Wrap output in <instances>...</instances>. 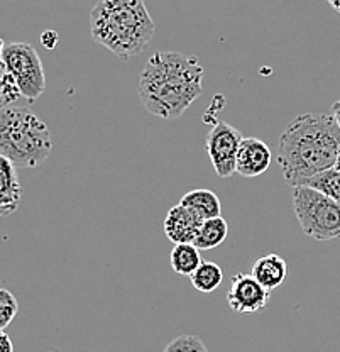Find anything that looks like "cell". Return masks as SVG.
Returning a JSON list of instances; mask_svg holds the SVG:
<instances>
[{
	"label": "cell",
	"instance_id": "1",
	"mask_svg": "<svg viewBox=\"0 0 340 352\" xmlns=\"http://www.w3.org/2000/svg\"><path fill=\"white\" fill-rule=\"evenodd\" d=\"M199 58L178 51H156L139 76V98L146 110L164 120L181 117L203 91Z\"/></svg>",
	"mask_w": 340,
	"mask_h": 352
},
{
	"label": "cell",
	"instance_id": "2",
	"mask_svg": "<svg viewBox=\"0 0 340 352\" xmlns=\"http://www.w3.org/2000/svg\"><path fill=\"white\" fill-rule=\"evenodd\" d=\"M340 127L328 113H302L283 131L277 144V163L288 185L298 186L335 166Z\"/></svg>",
	"mask_w": 340,
	"mask_h": 352
},
{
	"label": "cell",
	"instance_id": "3",
	"mask_svg": "<svg viewBox=\"0 0 340 352\" xmlns=\"http://www.w3.org/2000/svg\"><path fill=\"white\" fill-rule=\"evenodd\" d=\"M90 31L95 43L129 60L148 50L156 28L144 0H100L90 12Z\"/></svg>",
	"mask_w": 340,
	"mask_h": 352
},
{
	"label": "cell",
	"instance_id": "4",
	"mask_svg": "<svg viewBox=\"0 0 340 352\" xmlns=\"http://www.w3.org/2000/svg\"><path fill=\"white\" fill-rule=\"evenodd\" d=\"M53 151L47 126L24 109L0 110V154L16 168H36Z\"/></svg>",
	"mask_w": 340,
	"mask_h": 352
},
{
	"label": "cell",
	"instance_id": "5",
	"mask_svg": "<svg viewBox=\"0 0 340 352\" xmlns=\"http://www.w3.org/2000/svg\"><path fill=\"white\" fill-rule=\"evenodd\" d=\"M293 208L303 234L315 241L340 237V204L310 186H293Z\"/></svg>",
	"mask_w": 340,
	"mask_h": 352
},
{
	"label": "cell",
	"instance_id": "6",
	"mask_svg": "<svg viewBox=\"0 0 340 352\" xmlns=\"http://www.w3.org/2000/svg\"><path fill=\"white\" fill-rule=\"evenodd\" d=\"M2 63L12 76L21 97L36 102L46 90V75L38 51L27 43H10L3 47Z\"/></svg>",
	"mask_w": 340,
	"mask_h": 352
},
{
	"label": "cell",
	"instance_id": "7",
	"mask_svg": "<svg viewBox=\"0 0 340 352\" xmlns=\"http://www.w3.org/2000/svg\"><path fill=\"white\" fill-rule=\"evenodd\" d=\"M240 142H242L240 131L224 120L215 124L207 134L205 149L215 173L220 178H229L236 173V160Z\"/></svg>",
	"mask_w": 340,
	"mask_h": 352
},
{
	"label": "cell",
	"instance_id": "8",
	"mask_svg": "<svg viewBox=\"0 0 340 352\" xmlns=\"http://www.w3.org/2000/svg\"><path fill=\"white\" fill-rule=\"evenodd\" d=\"M269 292L256 281L251 273H237L230 278V288L227 292V303L230 310L237 314H258L268 305Z\"/></svg>",
	"mask_w": 340,
	"mask_h": 352
},
{
	"label": "cell",
	"instance_id": "9",
	"mask_svg": "<svg viewBox=\"0 0 340 352\" xmlns=\"http://www.w3.org/2000/svg\"><path fill=\"white\" fill-rule=\"evenodd\" d=\"M273 153L264 141L258 138H242L236 160V171L244 178H256L271 166Z\"/></svg>",
	"mask_w": 340,
	"mask_h": 352
},
{
	"label": "cell",
	"instance_id": "10",
	"mask_svg": "<svg viewBox=\"0 0 340 352\" xmlns=\"http://www.w3.org/2000/svg\"><path fill=\"white\" fill-rule=\"evenodd\" d=\"M203 220L183 205H174L164 217V234L174 244H193Z\"/></svg>",
	"mask_w": 340,
	"mask_h": 352
},
{
	"label": "cell",
	"instance_id": "11",
	"mask_svg": "<svg viewBox=\"0 0 340 352\" xmlns=\"http://www.w3.org/2000/svg\"><path fill=\"white\" fill-rule=\"evenodd\" d=\"M23 186L16 166L0 154V217L14 214L19 208Z\"/></svg>",
	"mask_w": 340,
	"mask_h": 352
},
{
	"label": "cell",
	"instance_id": "12",
	"mask_svg": "<svg viewBox=\"0 0 340 352\" xmlns=\"http://www.w3.org/2000/svg\"><path fill=\"white\" fill-rule=\"evenodd\" d=\"M251 274L262 288H266L271 293L273 289L280 288L283 281L286 280L288 264L281 256L266 254L254 263Z\"/></svg>",
	"mask_w": 340,
	"mask_h": 352
},
{
	"label": "cell",
	"instance_id": "13",
	"mask_svg": "<svg viewBox=\"0 0 340 352\" xmlns=\"http://www.w3.org/2000/svg\"><path fill=\"white\" fill-rule=\"evenodd\" d=\"M180 205L192 210L200 220L222 217V201L212 190H192L181 197Z\"/></svg>",
	"mask_w": 340,
	"mask_h": 352
},
{
	"label": "cell",
	"instance_id": "14",
	"mask_svg": "<svg viewBox=\"0 0 340 352\" xmlns=\"http://www.w3.org/2000/svg\"><path fill=\"white\" fill-rule=\"evenodd\" d=\"M171 267L177 274L181 276H192L193 271L202 264L200 249L195 244H174L170 256Z\"/></svg>",
	"mask_w": 340,
	"mask_h": 352
},
{
	"label": "cell",
	"instance_id": "15",
	"mask_svg": "<svg viewBox=\"0 0 340 352\" xmlns=\"http://www.w3.org/2000/svg\"><path fill=\"white\" fill-rule=\"evenodd\" d=\"M229 234V226H227L224 217H215L203 220L202 227L199 230V236L193 244L200 249V251H208V249H215L227 239Z\"/></svg>",
	"mask_w": 340,
	"mask_h": 352
},
{
	"label": "cell",
	"instance_id": "16",
	"mask_svg": "<svg viewBox=\"0 0 340 352\" xmlns=\"http://www.w3.org/2000/svg\"><path fill=\"white\" fill-rule=\"evenodd\" d=\"M192 280V285L195 286V289L202 293H212L222 285L224 281V271L218 264L210 263V261H203L193 271V274L190 276Z\"/></svg>",
	"mask_w": 340,
	"mask_h": 352
},
{
	"label": "cell",
	"instance_id": "17",
	"mask_svg": "<svg viewBox=\"0 0 340 352\" xmlns=\"http://www.w3.org/2000/svg\"><path fill=\"white\" fill-rule=\"evenodd\" d=\"M302 185L310 186V188L320 192L321 195L332 198V200L340 204V171L335 170V168L325 170L321 173L312 176V178L305 179Z\"/></svg>",
	"mask_w": 340,
	"mask_h": 352
},
{
	"label": "cell",
	"instance_id": "18",
	"mask_svg": "<svg viewBox=\"0 0 340 352\" xmlns=\"http://www.w3.org/2000/svg\"><path fill=\"white\" fill-rule=\"evenodd\" d=\"M19 311L16 296L5 288H0V330H5Z\"/></svg>",
	"mask_w": 340,
	"mask_h": 352
},
{
	"label": "cell",
	"instance_id": "19",
	"mask_svg": "<svg viewBox=\"0 0 340 352\" xmlns=\"http://www.w3.org/2000/svg\"><path fill=\"white\" fill-rule=\"evenodd\" d=\"M163 352H208V349L200 337L180 336L171 340Z\"/></svg>",
	"mask_w": 340,
	"mask_h": 352
},
{
	"label": "cell",
	"instance_id": "20",
	"mask_svg": "<svg viewBox=\"0 0 340 352\" xmlns=\"http://www.w3.org/2000/svg\"><path fill=\"white\" fill-rule=\"evenodd\" d=\"M21 97V91L17 88L16 82L12 80V76L7 75L5 78L0 82V110L7 109L10 104L17 100Z\"/></svg>",
	"mask_w": 340,
	"mask_h": 352
},
{
	"label": "cell",
	"instance_id": "21",
	"mask_svg": "<svg viewBox=\"0 0 340 352\" xmlns=\"http://www.w3.org/2000/svg\"><path fill=\"white\" fill-rule=\"evenodd\" d=\"M58 39H60V36H58L54 31H46L41 34V43L45 44L47 50H53V47L56 46Z\"/></svg>",
	"mask_w": 340,
	"mask_h": 352
},
{
	"label": "cell",
	"instance_id": "22",
	"mask_svg": "<svg viewBox=\"0 0 340 352\" xmlns=\"http://www.w3.org/2000/svg\"><path fill=\"white\" fill-rule=\"evenodd\" d=\"M0 352H14V344L5 330H0Z\"/></svg>",
	"mask_w": 340,
	"mask_h": 352
},
{
	"label": "cell",
	"instance_id": "23",
	"mask_svg": "<svg viewBox=\"0 0 340 352\" xmlns=\"http://www.w3.org/2000/svg\"><path fill=\"white\" fill-rule=\"evenodd\" d=\"M332 116H334L335 122H337L340 127V100H337L334 105H332Z\"/></svg>",
	"mask_w": 340,
	"mask_h": 352
},
{
	"label": "cell",
	"instance_id": "24",
	"mask_svg": "<svg viewBox=\"0 0 340 352\" xmlns=\"http://www.w3.org/2000/svg\"><path fill=\"white\" fill-rule=\"evenodd\" d=\"M328 3H330L335 12L340 14V0H328Z\"/></svg>",
	"mask_w": 340,
	"mask_h": 352
},
{
	"label": "cell",
	"instance_id": "25",
	"mask_svg": "<svg viewBox=\"0 0 340 352\" xmlns=\"http://www.w3.org/2000/svg\"><path fill=\"white\" fill-rule=\"evenodd\" d=\"M7 75H9V73H7V68H5V65H3L2 61H0V82H2V80L5 78Z\"/></svg>",
	"mask_w": 340,
	"mask_h": 352
},
{
	"label": "cell",
	"instance_id": "26",
	"mask_svg": "<svg viewBox=\"0 0 340 352\" xmlns=\"http://www.w3.org/2000/svg\"><path fill=\"white\" fill-rule=\"evenodd\" d=\"M335 170L340 171V148H339V153H337V157H335Z\"/></svg>",
	"mask_w": 340,
	"mask_h": 352
},
{
	"label": "cell",
	"instance_id": "27",
	"mask_svg": "<svg viewBox=\"0 0 340 352\" xmlns=\"http://www.w3.org/2000/svg\"><path fill=\"white\" fill-rule=\"evenodd\" d=\"M3 47H5V44L2 41V36H0V61H2V54H3Z\"/></svg>",
	"mask_w": 340,
	"mask_h": 352
}]
</instances>
